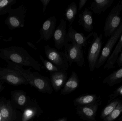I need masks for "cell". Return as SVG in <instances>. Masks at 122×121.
Instances as JSON below:
<instances>
[{"label":"cell","instance_id":"obj_14","mask_svg":"<svg viewBox=\"0 0 122 121\" xmlns=\"http://www.w3.org/2000/svg\"><path fill=\"white\" fill-rule=\"evenodd\" d=\"M115 0H95L92 1L90 9L95 14L100 15L110 7Z\"/></svg>","mask_w":122,"mask_h":121},{"label":"cell","instance_id":"obj_30","mask_svg":"<svg viewBox=\"0 0 122 121\" xmlns=\"http://www.w3.org/2000/svg\"><path fill=\"white\" fill-rule=\"evenodd\" d=\"M116 62L118 66L119 67H122V50L121 52L119 54Z\"/></svg>","mask_w":122,"mask_h":121},{"label":"cell","instance_id":"obj_29","mask_svg":"<svg viewBox=\"0 0 122 121\" xmlns=\"http://www.w3.org/2000/svg\"><path fill=\"white\" fill-rule=\"evenodd\" d=\"M43 5V13L45 14L47 6L50 3L51 0H40Z\"/></svg>","mask_w":122,"mask_h":121},{"label":"cell","instance_id":"obj_25","mask_svg":"<svg viewBox=\"0 0 122 121\" xmlns=\"http://www.w3.org/2000/svg\"><path fill=\"white\" fill-rule=\"evenodd\" d=\"M7 80L9 82L14 84H18L19 81V79L18 77L12 75H9L8 76Z\"/></svg>","mask_w":122,"mask_h":121},{"label":"cell","instance_id":"obj_32","mask_svg":"<svg viewBox=\"0 0 122 121\" xmlns=\"http://www.w3.org/2000/svg\"><path fill=\"white\" fill-rule=\"evenodd\" d=\"M8 3L7 0H3L0 3V6L1 7H4L7 5Z\"/></svg>","mask_w":122,"mask_h":121},{"label":"cell","instance_id":"obj_4","mask_svg":"<svg viewBox=\"0 0 122 121\" xmlns=\"http://www.w3.org/2000/svg\"><path fill=\"white\" fill-rule=\"evenodd\" d=\"M44 50L48 60L61 71L67 72L69 65L64 52L48 45L44 46Z\"/></svg>","mask_w":122,"mask_h":121},{"label":"cell","instance_id":"obj_28","mask_svg":"<svg viewBox=\"0 0 122 121\" xmlns=\"http://www.w3.org/2000/svg\"><path fill=\"white\" fill-rule=\"evenodd\" d=\"M0 112L2 117L4 118H8L9 116V112L8 109H6L5 108H2L1 109Z\"/></svg>","mask_w":122,"mask_h":121},{"label":"cell","instance_id":"obj_16","mask_svg":"<svg viewBox=\"0 0 122 121\" xmlns=\"http://www.w3.org/2000/svg\"><path fill=\"white\" fill-rule=\"evenodd\" d=\"M118 41L114 51L110 55L105 65L104 69L110 70L114 67L115 64L116 62L119 54L122 50V33Z\"/></svg>","mask_w":122,"mask_h":121},{"label":"cell","instance_id":"obj_3","mask_svg":"<svg viewBox=\"0 0 122 121\" xmlns=\"http://www.w3.org/2000/svg\"><path fill=\"white\" fill-rule=\"evenodd\" d=\"M122 33V21L117 29L110 36L103 48L96 64L95 68H100L105 64V62H107L111 54L114 47L119 40Z\"/></svg>","mask_w":122,"mask_h":121},{"label":"cell","instance_id":"obj_33","mask_svg":"<svg viewBox=\"0 0 122 121\" xmlns=\"http://www.w3.org/2000/svg\"><path fill=\"white\" fill-rule=\"evenodd\" d=\"M57 121H67V119L65 117H64V118L60 119Z\"/></svg>","mask_w":122,"mask_h":121},{"label":"cell","instance_id":"obj_13","mask_svg":"<svg viewBox=\"0 0 122 121\" xmlns=\"http://www.w3.org/2000/svg\"><path fill=\"white\" fill-rule=\"evenodd\" d=\"M79 85V80L78 76L75 72L72 71L70 76L61 89L60 93L64 96L69 94L76 90Z\"/></svg>","mask_w":122,"mask_h":121},{"label":"cell","instance_id":"obj_35","mask_svg":"<svg viewBox=\"0 0 122 121\" xmlns=\"http://www.w3.org/2000/svg\"><path fill=\"white\" fill-rule=\"evenodd\" d=\"M119 121H122V116L119 119Z\"/></svg>","mask_w":122,"mask_h":121},{"label":"cell","instance_id":"obj_31","mask_svg":"<svg viewBox=\"0 0 122 121\" xmlns=\"http://www.w3.org/2000/svg\"><path fill=\"white\" fill-rule=\"evenodd\" d=\"M88 0H80L79 3V7H78V10H80L84 6Z\"/></svg>","mask_w":122,"mask_h":121},{"label":"cell","instance_id":"obj_26","mask_svg":"<svg viewBox=\"0 0 122 121\" xmlns=\"http://www.w3.org/2000/svg\"><path fill=\"white\" fill-rule=\"evenodd\" d=\"M26 101V97L24 94H21L19 97L18 103L21 106H23L25 104Z\"/></svg>","mask_w":122,"mask_h":121},{"label":"cell","instance_id":"obj_24","mask_svg":"<svg viewBox=\"0 0 122 121\" xmlns=\"http://www.w3.org/2000/svg\"><path fill=\"white\" fill-rule=\"evenodd\" d=\"M10 58L12 61L16 63H20L23 60L22 57L17 54H14L11 55Z\"/></svg>","mask_w":122,"mask_h":121},{"label":"cell","instance_id":"obj_21","mask_svg":"<svg viewBox=\"0 0 122 121\" xmlns=\"http://www.w3.org/2000/svg\"><path fill=\"white\" fill-rule=\"evenodd\" d=\"M122 113V100L119 101L113 111L107 117L103 119L104 121H114L117 119Z\"/></svg>","mask_w":122,"mask_h":121},{"label":"cell","instance_id":"obj_12","mask_svg":"<svg viewBox=\"0 0 122 121\" xmlns=\"http://www.w3.org/2000/svg\"><path fill=\"white\" fill-rule=\"evenodd\" d=\"M78 22L86 32H90L93 29V20L92 12L89 8H85L79 15Z\"/></svg>","mask_w":122,"mask_h":121},{"label":"cell","instance_id":"obj_19","mask_svg":"<svg viewBox=\"0 0 122 121\" xmlns=\"http://www.w3.org/2000/svg\"><path fill=\"white\" fill-rule=\"evenodd\" d=\"M77 10L76 3L74 1L70 4L65 9L64 16L65 20L69 22V27H71L74 21L77 13Z\"/></svg>","mask_w":122,"mask_h":121},{"label":"cell","instance_id":"obj_7","mask_svg":"<svg viewBox=\"0 0 122 121\" xmlns=\"http://www.w3.org/2000/svg\"><path fill=\"white\" fill-rule=\"evenodd\" d=\"M101 96L95 102L89 105L76 107V113L81 119L85 121H95V117L99 106L102 104Z\"/></svg>","mask_w":122,"mask_h":121},{"label":"cell","instance_id":"obj_34","mask_svg":"<svg viewBox=\"0 0 122 121\" xmlns=\"http://www.w3.org/2000/svg\"><path fill=\"white\" fill-rule=\"evenodd\" d=\"M1 119H2V116H1L0 112V121H1Z\"/></svg>","mask_w":122,"mask_h":121},{"label":"cell","instance_id":"obj_9","mask_svg":"<svg viewBox=\"0 0 122 121\" xmlns=\"http://www.w3.org/2000/svg\"><path fill=\"white\" fill-rule=\"evenodd\" d=\"M56 16H51L44 22L39 30L41 39L47 41L53 37L56 29Z\"/></svg>","mask_w":122,"mask_h":121},{"label":"cell","instance_id":"obj_17","mask_svg":"<svg viewBox=\"0 0 122 121\" xmlns=\"http://www.w3.org/2000/svg\"><path fill=\"white\" fill-rule=\"evenodd\" d=\"M122 81V67L105 77L102 81L104 84H107L110 87L118 84Z\"/></svg>","mask_w":122,"mask_h":121},{"label":"cell","instance_id":"obj_11","mask_svg":"<svg viewBox=\"0 0 122 121\" xmlns=\"http://www.w3.org/2000/svg\"><path fill=\"white\" fill-rule=\"evenodd\" d=\"M50 81L53 89L56 92L62 89L67 80V72L60 71L50 72Z\"/></svg>","mask_w":122,"mask_h":121},{"label":"cell","instance_id":"obj_20","mask_svg":"<svg viewBox=\"0 0 122 121\" xmlns=\"http://www.w3.org/2000/svg\"><path fill=\"white\" fill-rule=\"evenodd\" d=\"M119 100L120 99L119 98H117L112 101H109L110 103L104 108L101 112L100 118L103 120L108 116L116 108Z\"/></svg>","mask_w":122,"mask_h":121},{"label":"cell","instance_id":"obj_23","mask_svg":"<svg viewBox=\"0 0 122 121\" xmlns=\"http://www.w3.org/2000/svg\"><path fill=\"white\" fill-rule=\"evenodd\" d=\"M118 96H122V85L116 89L112 94L108 96V97L110 99L109 101H112L117 99Z\"/></svg>","mask_w":122,"mask_h":121},{"label":"cell","instance_id":"obj_2","mask_svg":"<svg viewBox=\"0 0 122 121\" xmlns=\"http://www.w3.org/2000/svg\"><path fill=\"white\" fill-rule=\"evenodd\" d=\"M92 36L93 40L89 47L87 56L89 68L91 72H93L95 68L103 44L102 34L98 35L97 33L94 32Z\"/></svg>","mask_w":122,"mask_h":121},{"label":"cell","instance_id":"obj_10","mask_svg":"<svg viewBox=\"0 0 122 121\" xmlns=\"http://www.w3.org/2000/svg\"><path fill=\"white\" fill-rule=\"evenodd\" d=\"M93 32L89 34L87 37L82 33L77 32L72 26L69 28L67 36V40L68 43L76 44L86 48L87 45V40L91 36H92Z\"/></svg>","mask_w":122,"mask_h":121},{"label":"cell","instance_id":"obj_6","mask_svg":"<svg viewBox=\"0 0 122 121\" xmlns=\"http://www.w3.org/2000/svg\"><path fill=\"white\" fill-rule=\"evenodd\" d=\"M27 77L30 84L41 93L51 94L53 89L50 79L38 72H29Z\"/></svg>","mask_w":122,"mask_h":121},{"label":"cell","instance_id":"obj_5","mask_svg":"<svg viewBox=\"0 0 122 121\" xmlns=\"http://www.w3.org/2000/svg\"><path fill=\"white\" fill-rule=\"evenodd\" d=\"M64 47V52L69 66L71 67L72 63H75L80 67H82L85 62L82 46L74 43H68Z\"/></svg>","mask_w":122,"mask_h":121},{"label":"cell","instance_id":"obj_27","mask_svg":"<svg viewBox=\"0 0 122 121\" xmlns=\"http://www.w3.org/2000/svg\"><path fill=\"white\" fill-rule=\"evenodd\" d=\"M9 21L11 24L14 27H18L20 24L19 21L14 17H11L9 19Z\"/></svg>","mask_w":122,"mask_h":121},{"label":"cell","instance_id":"obj_1","mask_svg":"<svg viewBox=\"0 0 122 121\" xmlns=\"http://www.w3.org/2000/svg\"><path fill=\"white\" fill-rule=\"evenodd\" d=\"M122 0H119L108 14L103 29L105 36L110 37L116 31L122 22Z\"/></svg>","mask_w":122,"mask_h":121},{"label":"cell","instance_id":"obj_22","mask_svg":"<svg viewBox=\"0 0 122 121\" xmlns=\"http://www.w3.org/2000/svg\"><path fill=\"white\" fill-rule=\"evenodd\" d=\"M39 58L46 71L49 72H55L61 71L51 62L48 60L45 59L43 57V56L40 55Z\"/></svg>","mask_w":122,"mask_h":121},{"label":"cell","instance_id":"obj_18","mask_svg":"<svg viewBox=\"0 0 122 121\" xmlns=\"http://www.w3.org/2000/svg\"><path fill=\"white\" fill-rule=\"evenodd\" d=\"M95 94H86L75 98L73 101L74 105L77 107L79 106L89 105L95 102L99 99Z\"/></svg>","mask_w":122,"mask_h":121},{"label":"cell","instance_id":"obj_8","mask_svg":"<svg viewBox=\"0 0 122 121\" xmlns=\"http://www.w3.org/2000/svg\"><path fill=\"white\" fill-rule=\"evenodd\" d=\"M67 32L66 21L61 19L58 26L56 28L53 36L54 46L58 49H61L68 43L67 40Z\"/></svg>","mask_w":122,"mask_h":121},{"label":"cell","instance_id":"obj_15","mask_svg":"<svg viewBox=\"0 0 122 121\" xmlns=\"http://www.w3.org/2000/svg\"><path fill=\"white\" fill-rule=\"evenodd\" d=\"M43 113L37 102H34L32 105L24 111L23 115V121H28L36 117L38 118Z\"/></svg>","mask_w":122,"mask_h":121}]
</instances>
